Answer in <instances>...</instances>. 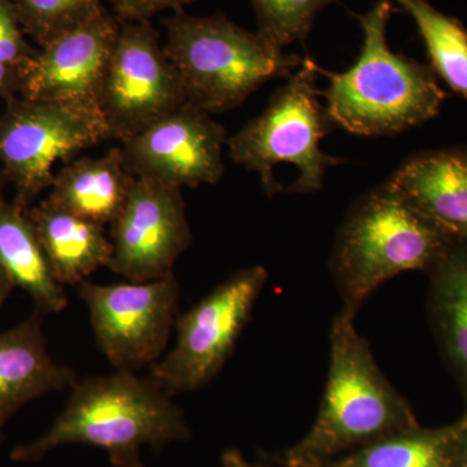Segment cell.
Masks as SVG:
<instances>
[{
	"label": "cell",
	"instance_id": "603a6c76",
	"mask_svg": "<svg viewBox=\"0 0 467 467\" xmlns=\"http://www.w3.org/2000/svg\"><path fill=\"white\" fill-rule=\"evenodd\" d=\"M340 0H251L256 32L279 50L308 38L319 12Z\"/></svg>",
	"mask_w": 467,
	"mask_h": 467
},
{
	"label": "cell",
	"instance_id": "f546056e",
	"mask_svg": "<svg viewBox=\"0 0 467 467\" xmlns=\"http://www.w3.org/2000/svg\"><path fill=\"white\" fill-rule=\"evenodd\" d=\"M2 441H3V432H2V429H0V444H2Z\"/></svg>",
	"mask_w": 467,
	"mask_h": 467
},
{
	"label": "cell",
	"instance_id": "cb8c5ba5",
	"mask_svg": "<svg viewBox=\"0 0 467 467\" xmlns=\"http://www.w3.org/2000/svg\"><path fill=\"white\" fill-rule=\"evenodd\" d=\"M38 51L26 41L11 0H0V63L23 70Z\"/></svg>",
	"mask_w": 467,
	"mask_h": 467
},
{
	"label": "cell",
	"instance_id": "ba28073f",
	"mask_svg": "<svg viewBox=\"0 0 467 467\" xmlns=\"http://www.w3.org/2000/svg\"><path fill=\"white\" fill-rule=\"evenodd\" d=\"M261 265L230 275L175 321L177 340L150 368V377L169 395L202 389L220 373L267 281Z\"/></svg>",
	"mask_w": 467,
	"mask_h": 467
},
{
	"label": "cell",
	"instance_id": "30bf717a",
	"mask_svg": "<svg viewBox=\"0 0 467 467\" xmlns=\"http://www.w3.org/2000/svg\"><path fill=\"white\" fill-rule=\"evenodd\" d=\"M101 352L117 370L135 371L164 356L181 287L174 273L150 282L78 285Z\"/></svg>",
	"mask_w": 467,
	"mask_h": 467
},
{
	"label": "cell",
	"instance_id": "44dd1931",
	"mask_svg": "<svg viewBox=\"0 0 467 467\" xmlns=\"http://www.w3.org/2000/svg\"><path fill=\"white\" fill-rule=\"evenodd\" d=\"M413 18L432 72L467 101V29L459 18L448 16L427 0H392Z\"/></svg>",
	"mask_w": 467,
	"mask_h": 467
},
{
	"label": "cell",
	"instance_id": "5bb4252c",
	"mask_svg": "<svg viewBox=\"0 0 467 467\" xmlns=\"http://www.w3.org/2000/svg\"><path fill=\"white\" fill-rule=\"evenodd\" d=\"M389 182L445 236L467 241V150L414 156Z\"/></svg>",
	"mask_w": 467,
	"mask_h": 467
},
{
	"label": "cell",
	"instance_id": "7c38bea8",
	"mask_svg": "<svg viewBox=\"0 0 467 467\" xmlns=\"http://www.w3.org/2000/svg\"><path fill=\"white\" fill-rule=\"evenodd\" d=\"M226 142L225 128L186 101L171 115L121 142V152L126 171L135 178L195 189L223 178Z\"/></svg>",
	"mask_w": 467,
	"mask_h": 467
},
{
	"label": "cell",
	"instance_id": "3957f363",
	"mask_svg": "<svg viewBox=\"0 0 467 467\" xmlns=\"http://www.w3.org/2000/svg\"><path fill=\"white\" fill-rule=\"evenodd\" d=\"M411 427L413 413L356 330L355 316L340 310L331 326L330 368L317 418L287 451L285 465L326 467L340 454Z\"/></svg>",
	"mask_w": 467,
	"mask_h": 467
},
{
	"label": "cell",
	"instance_id": "4fadbf2b",
	"mask_svg": "<svg viewBox=\"0 0 467 467\" xmlns=\"http://www.w3.org/2000/svg\"><path fill=\"white\" fill-rule=\"evenodd\" d=\"M119 23L106 8L73 32L39 48L21 70L20 97L33 100L97 103Z\"/></svg>",
	"mask_w": 467,
	"mask_h": 467
},
{
	"label": "cell",
	"instance_id": "e0dca14e",
	"mask_svg": "<svg viewBox=\"0 0 467 467\" xmlns=\"http://www.w3.org/2000/svg\"><path fill=\"white\" fill-rule=\"evenodd\" d=\"M134 181L126 171L121 147H113L99 158H82L67 164L55 175L46 201L107 226L119 214Z\"/></svg>",
	"mask_w": 467,
	"mask_h": 467
},
{
	"label": "cell",
	"instance_id": "83f0119b",
	"mask_svg": "<svg viewBox=\"0 0 467 467\" xmlns=\"http://www.w3.org/2000/svg\"><path fill=\"white\" fill-rule=\"evenodd\" d=\"M223 462H225L226 467H266V466H257L252 465V463H248L247 461L243 459L241 454L238 451H227L225 457H223ZM285 467H300V466H290L285 465Z\"/></svg>",
	"mask_w": 467,
	"mask_h": 467
},
{
	"label": "cell",
	"instance_id": "f1b7e54d",
	"mask_svg": "<svg viewBox=\"0 0 467 467\" xmlns=\"http://www.w3.org/2000/svg\"><path fill=\"white\" fill-rule=\"evenodd\" d=\"M457 460L460 461V467H467V426L461 435Z\"/></svg>",
	"mask_w": 467,
	"mask_h": 467
},
{
	"label": "cell",
	"instance_id": "4316f807",
	"mask_svg": "<svg viewBox=\"0 0 467 467\" xmlns=\"http://www.w3.org/2000/svg\"><path fill=\"white\" fill-rule=\"evenodd\" d=\"M16 287L12 279L9 278L7 273L5 272L2 266H0V308H2L5 301L7 300L9 294L12 290Z\"/></svg>",
	"mask_w": 467,
	"mask_h": 467
},
{
	"label": "cell",
	"instance_id": "277c9868",
	"mask_svg": "<svg viewBox=\"0 0 467 467\" xmlns=\"http://www.w3.org/2000/svg\"><path fill=\"white\" fill-rule=\"evenodd\" d=\"M451 239L387 181L349 209L335 241L331 273L343 312L356 316L384 282L431 269Z\"/></svg>",
	"mask_w": 467,
	"mask_h": 467
},
{
	"label": "cell",
	"instance_id": "d6986e66",
	"mask_svg": "<svg viewBox=\"0 0 467 467\" xmlns=\"http://www.w3.org/2000/svg\"><path fill=\"white\" fill-rule=\"evenodd\" d=\"M431 270L436 330L467 387V241H451Z\"/></svg>",
	"mask_w": 467,
	"mask_h": 467
},
{
	"label": "cell",
	"instance_id": "d4e9b609",
	"mask_svg": "<svg viewBox=\"0 0 467 467\" xmlns=\"http://www.w3.org/2000/svg\"><path fill=\"white\" fill-rule=\"evenodd\" d=\"M196 0H109L113 16L119 23H142L165 9L183 11L186 5Z\"/></svg>",
	"mask_w": 467,
	"mask_h": 467
},
{
	"label": "cell",
	"instance_id": "9c48e42d",
	"mask_svg": "<svg viewBox=\"0 0 467 467\" xmlns=\"http://www.w3.org/2000/svg\"><path fill=\"white\" fill-rule=\"evenodd\" d=\"M97 103L109 138L121 142L186 103L177 70L150 21L119 26Z\"/></svg>",
	"mask_w": 467,
	"mask_h": 467
},
{
	"label": "cell",
	"instance_id": "8fae6325",
	"mask_svg": "<svg viewBox=\"0 0 467 467\" xmlns=\"http://www.w3.org/2000/svg\"><path fill=\"white\" fill-rule=\"evenodd\" d=\"M109 269L129 282H150L173 272L192 242L182 189L135 178L109 223Z\"/></svg>",
	"mask_w": 467,
	"mask_h": 467
},
{
	"label": "cell",
	"instance_id": "52a82bcc",
	"mask_svg": "<svg viewBox=\"0 0 467 467\" xmlns=\"http://www.w3.org/2000/svg\"><path fill=\"white\" fill-rule=\"evenodd\" d=\"M109 138L98 104L12 98L0 113V174L27 211L51 187L57 162Z\"/></svg>",
	"mask_w": 467,
	"mask_h": 467
},
{
	"label": "cell",
	"instance_id": "9a60e30c",
	"mask_svg": "<svg viewBox=\"0 0 467 467\" xmlns=\"http://www.w3.org/2000/svg\"><path fill=\"white\" fill-rule=\"evenodd\" d=\"M76 382L75 371L48 353L38 312L0 333V429L29 402Z\"/></svg>",
	"mask_w": 467,
	"mask_h": 467
},
{
	"label": "cell",
	"instance_id": "484cf974",
	"mask_svg": "<svg viewBox=\"0 0 467 467\" xmlns=\"http://www.w3.org/2000/svg\"><path fill=\"white\" fill-rule=\"evenodd\" d=\"M21 69L0 63V98L9 100L20 95Z\"/></svg>",
	"mask_w": 467,
	"mask_h": 467
},
{
	"label": "cell",
	"instance_id": "7402d4cb",
	"mask_svg": "<svg viewBox=\"0 0 467 467\" xmlns=\"http://www.w3.org/2000/svg\"><path fill=\"white\" fill-rule=\"evenodd\" d=\"M24 33L39 48L78 29L103 11L101 0H11Z\"/></svg>",
	"mask_w": 467,
	"mask_h": 467
},
{
	"label": "cell",
	"instance_id": "8992f818",
	"mask_svg": "<svg viewBox=\"0 0 467 467\" xmlns=\"http://www.w3.org/2000/svg\"><path fill=\"white\" fill-rule=\"evenodd\" d=\"M317 67L312 58H304L301 69L272 95L265 110L227 140L234 162L259 174L269 196L282 190L275 165L287 162L299 169L288 192L313 193L324 186L326 171L342 162L319 149L337 125L319 103Z\"/></svg>",
	"mask_w": 467,
	"mask_h": 467
},
{
	"label": "cell",
	"instance_id": "ac0fdd59",
	"mask_svg": "<svg viewBox=\"0 0 467 467\" xmlns=\"http://www.w3.org/2000/svg\"><path fill=\"white\" fill-rule=\"evenodd\" d=\"M5 184L0 174V266L32 297L39 315L63 312L67 304L64 285L52 275L26 209L5 199Z\"/></svg>",
	"mask_w": 467,
	"mask_h": 467
},
{
	"label": "cell",
	"instance_id": "2e32d148",
	"mask_svg": "<svg viewBox=\"0 0 467 467\" xmlns=\"http://www.w3.org/2000/svg\"><path fill=\"white\" fill-rule=\"evenodd\" d=\"M26 212L58 284L81 285L99 267H109L112 244L106 226L55 207L47 201Z\"/></svg>",
	"mask_w": 467,
	"mask_h": 467
},
{
	"label": "cell",
	"instance_id": "6da1fadb",
	"mask_svg": "<svg viewBox=\"0 0 467 467\" xmlns=\"http://www.w3.org/2000/svg\"><path fill=\"white\" fill-rule=\"evenodd\" d=\"M173 396L152 378L134 371L76 382L50 429L12 451V461L36 462L58 447L90 445L109 454L116 467H144V447L160 448L192 435Z\"/></svg>",
	"mask_w": 467,
	"mask_h": 467
},
{
	"label": "cell",
	"instance_id": "ffe728a7",
	"mask_svg": "<svg viewBox=\"0 0 467 467\" xmlns=\"http://www.w3.org/2000/svg\"><path fill=\"white\" fill-rule=\"evenodd\" d=\"M467 422L442 430H402L350 451L326 467H451Z\"/></svg>",
	"mask_w": 467,
	"mask_h": 467
},
{
	"label": "cell",
	"instance_id": "5b68a950",
	"mask_svg": "<svg viewBox=\"0 0 467 467\" xmlns=\"http://www.w3.org/2000/svg\"><path fill=\"white\" fill-rule=\"evenodd\" d=\"M162 24L167 30L164 50L187 103L209 115L241 106L267 81L290 78L304 63L303 57L285 54L221 12L192 16L177 11Z\"/></svg>",
	"mask_w": 467,
	"mask_h": 467
},
{
	"label": "cell",
	"instance_id": "7a4b0ae2",
	"mask_svg": "<svg viewBox=\"0 0 467 467\" xmlns=\"http://www.w3.org/2000/svg\"><path fill=\"white\" fill-rule=\"evenodd\" d=\"M392 0H378L355 15L362 30V47L355 66L343 73L317 67L330 79L319 95L334 124L364 137L399 134L438 116L444 90L431 67L396 54L387 42Z\"/></svg>",
	"mask_w": 467,
	"mask_h": 467
}]
</instances>
